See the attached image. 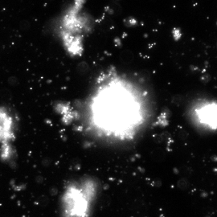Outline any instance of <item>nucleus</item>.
Wrapping results in <instances>:
<instances>
[{
    "label": "nucleus",
    "instance_id": "nucleus-1",
    "mask_svg": "<svg viewBox=\"0 0 217 217\" xmlns=\"http://www.w3.org/2000/svg\"><path fill=\"white\" fill-rule=\"evenodd\" d=\"M71 106V125L90 141L115 148L137 142L158 116L147 82L115 67L99 72L85 96Z\"/></svg>",
    "mask_w": 217,
    "mask_h": 217
},
{
    "label": "nucleus",
    "instance_id": "nucleus-2",
    "mask_svg": "<svg viewBox=\"0 0 217 217\" xmlns=\"http://www.w3.org/2000/svg\"><path fill=\"white\" fill-rule=\"evenodd\" d=\"M86 0H72L54 23V31L64 52L72 58L82 56L85 42L94 28V21L85 10Z\"/></svg>",
    "mask_w": 217,
    "mask_h": 217
},
{
    "label": "nucleus",
    "instance_id": "nucleus-3",
    "mask_svg": "<svg viewBox=\"0 0 217 217\" xmlns=\"http://www.w3.org/2000/svg\"><path fill=\"white\" fill-rule=\"evenodd\" d=\"M101 191V183L95 176L69 180L59 197V217H93Z\"/></svg>",
    "mask_w": 217,
    "mask_h": 217
},
{
    "label": "nucleus",
    "instance_id": "nucleus-4",
    "mask_svg": "<svg viewBox=\"0 0 217 217\" xmlns=\"http://www.w3.org/2000/svg\"><path fill=\"white\" fill-rule=\"evenodd\" d=\"M187 122L203 134H217V99L201 96L191 101L185 110Z\"/></svg>",
    "mask_w": 217,
    "mask_h": 217
},
{
    "label": "nucleus",
    "instance_id": "nucleus-5",
    "mask_svg": "<svg viewBox=\"0 0 217 217\" xmlns=\"http://www.w3.org/2000/svg\"><path fill=\"white\" fill-rule=\"evenodd\" d=\"M19 131V119L11 109L0 105V147L13 145Z\"/></svg>",
    "mask_w": 217,
    "mask_h": 217
}]
</instances>
